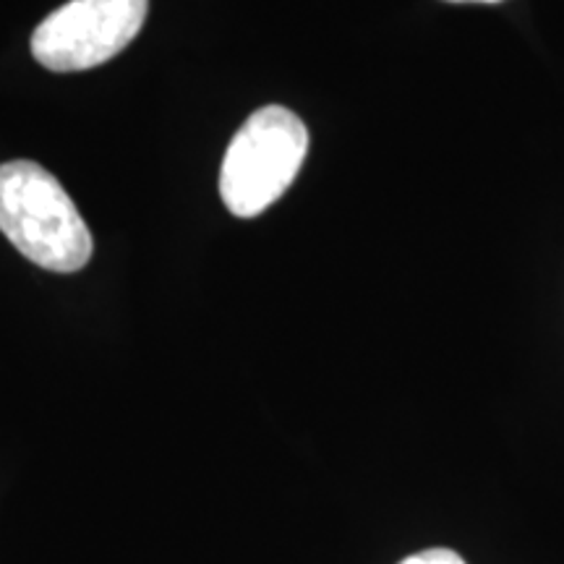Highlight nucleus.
<instances>
[{"label":"nucleus","instance_id":"f257e3e1","mask_svg":"<svg viewBox=\"0 0 564 564\" xmlns=\"http://www.w3.org/2000/svg\"><path fill=\"white\" fill-rule=\"evenodd\" d=\"M0 232L32 264L79 272L91 259V232L61 181L32 160L0 165Z\"/></svg>","mask_w":564,"mask_h":564},{"label":"nucleus","instance_id":"f03ea898","mask_svg":"<svg viewBox=\"0 0 564 564\" xmlns=\"http://www.w3.org/2000/svg\"><path fill=\"white\" fill-rule=\"evenodd\" d=\"M308 154V129L293 110L267 105L238 129L220 171V196L230 215L251 220L291 188Z\"/></svg>","mask_w":564,"mask_h":564},{"label":"nucleus","instance_id":"7ed1b4c3","mask_svg":"<svg viewBox=\"0 0 564 564\" xmlns=\"http://www.w3.org/2000/svg\"><path fill=\"white\" fill-rule=\"evenodd\" d=\"M150 0H68L32 34V55L55 74L89 70L126 51L144 26Z\"/></svg>","mask_w":564,"mask_h":564},{"label":"nucleus","instance_id":"20e7f679","mask_svg":"<svg viewBox=\"0 0 564 564\" xmlns=\"http://www.w3.org/2000/svg\"><path fill=\"white\" fill-rule=\"evenodd\" d=\"M400 564H465L463 556L453 552V549H426V552H419L408 556Z\"/></svg>","mask_w":564,"mask_h":564},{"label":"nucleus","instance_id":"39448f33","mask_svg":"<svg viewBox=\"0 0 564 564\" xmlns=\"http://www.w3.org/2000/svg\"><path fill=\"white\" fill-rule=\"evenodd\" d=\"M447 3H499V0H447Z\"/></svg>","mask_w":564,"mask_h":564}]
</instances>
